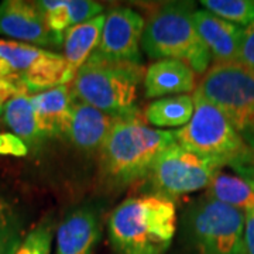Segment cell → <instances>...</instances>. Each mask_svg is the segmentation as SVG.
Wrapping results in <instances>:
<instances>
[{
	"label": "cell",
	"mask_w": 254,
	"mask_h": 254,
	"mask_svg": "<svg viewBox=\"0 0 254 254\" xmlns=\"http://www.w3.org/2000/svg\"><path fill=\"white\" fill-rule=\"evenodd\" d=\"M106 14H100L86 23L69 27L64 36V57L71 72L76 76L78 71L91 58L99 44Z\"/></svg>",
	"instance_id": "16"
},
{
	"label": "cell",
	"mask_w": 254,
	"mask_h": 254,
	"mask_svg": "<svg viewBox=\"0 0 254 254\" xmlns=\"http://www.w3.org/2000/svg\"><path fill=\"white\" fill-rule=\"evenodd\" d=\"M53 225L50 220L41 222L20 243L14 254H51Z\"/></svg>",
	"instance_id": "24"
},
{
	"label": "cell",
	"mask_w": 254,
	"mask_h": 254,
	"mask_svg": "<svg viewBox=\"0 0 254 254\" xmlns=\"http://www.w3.org/2000/svg\"><path fill=\"white\" fill-rule=\"evenodd\" d=\"M0 154L26 155L27 147L14 134H0Z\"/></svg>",
	"instance_id": "29"
},
{
	"label": "cell",
	"mask_w": 254,
	"mask_h": 254,
	"mask_svg": "<svg viewBox=\"0 0 254 254\" xmlns=\"http://www.w3.org/2000/svg\"><path fill=\"white\" fill-rule=\"evenodd\" d=\"M239 63L254 71V23L243 27V36L239 51Z\"/></svg>",
	"instance_id": "27"
},
{
	"label": "cell",
	"mask_w": 254,
	"mask_h": 254,
	"mask_svg": "<svg viewBox=\"0 0 254 254\" xmlns=\"http://www.w3.org/2000/svg\"><path fill=\"white\" fill-rule=\"evenodd\" d=\"M195 6L190 1L164 3L148 16L141 48L155 61L180 60L195 73H206L212 55L193 23Z\"/></svg>",
	"instance_id": "3"
},
{
	"label": "cell",
	"mask_w": 254,
	"mask_h": 254,
	"mask_svg": "<svg viewBox=\"0 0 254 254\" xmlns=\"http://www.w3.org/2000/svg\"><path fill=\"white\" fill-rule=\"evenodd\" d=\"M193 115L188 125L174 131L175 141L192 153L215 158L227 165H243L253 150L230 125L226 116L202 93L193 91Z\"/></svg>",
	"instance_id": "5"
},
{
	"label": "cell",
	"mask_w": 254,
	"mask_h": 254,
	"mask_svg": "<svg viewBox=\"0 0 254 254\" xmlns=\"http://www.w3.org/2000/svg\"><path fill=\"white\" fill-rule=\"evenodd\" d=\"M119 120L75 98L65 137L82 151H98Z\"/></svg>",
	"instance_id": "11"
},
{
	"label": "cell",
	"mask_w": 254,
	"mask_h": 254,
	"mask_svg": "<svg viewBox=\"0 0 254 254\" xmlns=\"http://www.w3.org/2000/svg\"><path fill=\"white\" fill-rule=\"evenodd\" d=\"M196 73L190 65L180 60H158L145 69V98L165 95H188L195 89Z\"/></svg>",
	"instance_id": "15"
},
{
	"label": "cell",
	"mask_w": 254,
	"mask_h": 254,
	"mask_svg": "<svg viewBox=\"0 0 254 254\" xmlns=\"http://www.w3.org/2000/svg\"><path fill=\"white\" fill-rule=\"evenodd\" d=\"M27 92L18 79L14 78H0V115L4 110V105L17 93ZM28 93V92H27Z\"/></svg>",
	"instance_id": "28"
},
{
	"label": "cell",
	"mask_w": 254,
	"mask_h": 254,
	"mask_svg": "<svg viewBox=\"0 0 254 254\" xmlns=\"http://www.w3.org/2000/svg\"><path fill=\"white\" fill-rule=\"evenodd\" d=\"M206 198L219 200L242 212L254 209V171L247 168L242 175L220 173L210 182Z\"/></svg>",
	"instance_id": "17"
},
{
	"label": "cell",
	"mask_w": 254,
	"mask_h": 254,
	"mask_svg": "<svg viewBox=\"0 0 254 254\" xmlns=\"http://www.w3.org/2000/svg\"><path fill=\"white\" fill-rule=\"evenodd\" d=\"M145 21L130 7H115L106 14L100 41L91 57L108 61L141 63V40Z\"/></svg>",
	"instance_id": "9"
},
{
	"label": "cell",
	"mask_w": 254,
	"mask_h": 254,
	"mask_svg": "<svg viewBox=\"0 0 254 254\" xmlns=\"http://www.w3.org/2000/svg\"><path fill=\"white\" fill-rule=\"evenodd\" d=\"M4 122L23 143L34 145L43 140L38 130L36 113L27 92L17 93L4 105Z\"/></svg>",
	"instance_id": "19"
},
{
	"label": "cell",
	"mask_w": 254,
	"mask_h": 254,
	"mask_svg": "<svg viewBox=\"0 0 254 254\" xmlns=\"http://www.w3.org/2000/svg\"><path fill=\"white\" fill-rule=\"evenodd\" d=\"M0 36L31 46L58 47L64 43V37L53 33L47 26L37 1L24 0H4L0 3Z\"/></svg>",
	"instance_id": "10"
},
{
	"label": "cell",
	"mask_w": 254,
	"mask_h": 254,
	"mask_svg": "<svg viewBox=\"0 0 254 254\" xmlns=\"http://www.w3.org/2000/svg\"><path fill=\"white\" fill-rule=\"evenodd\" d=\"M145 68L141 64L108 61L91 57L71 83L76 99L110 116L140 118L136 108L137 92L144 82Z\"/></svg>",
	"instance_id": "4"
},
{
	"label": "cell",
	"mask_w": 254,
	"mask_h": 254,
	"mask_svg": "<svg viewBox=\"0 0 254 254\" xmlns=\"http://www.w3.org/2000/svg\"><path fill=\"white\" fill-rule=\"evenodd\" d=\"M190 242L198 254H247L245 212L205 198L187 219Z\"/></svg>",
	"instance_id": "8"
},
{
	"label": "cell",
	"mask_w": 254,
	"mask_h": 254,
	"mask_svg": "<svg viewBox=\"0 0 254 254\" xmlns=\"http://www.w3.org/2000/svg\"><path fill=\"white\" fill-rule=\"evenodd\" d=\"M196 91L226 116L254 151V71L240 63H215Z\"/></svg>",
	"instance_id": "6"
},
{
	"label": "cell",
	"mask_w": 254,
	"mask_h": 254,
	"mask_svg": "<svg viewBox=\"0 0 254 254\" xmlns=\"http://www.w3.org/2000/svg\"><path fill=\"white\" fill-rule=\"evenodd\" d=\"M174 143V133L145 126L140 118L119 120L99 150L100 181L113 190L144 180L155 158Z\"/></svg>",
	"instance_id": "1"
},
{
	"label": "cell",
	"mask_w": 254,
	"mask_h": 254,
	"mask_svg": "<svg viewBox=\"0 0 254 254\" xmlns=\"http://www.w3.org/2000/svg\"><path fill=\"white\" fill-rule=\"evenodd\" d=\"M193 115V98L177 95L151 102L144 112L148 123L157 127H184Z\"/></svg>",
	"instance_id": "20"
},
{
	"label": "cell",
	"mask_w": 254,
	"mask_h": 254,
	"mask_svg": "<svg viewBox=\"0 0 254 254\" xmlns=\"http://www.w3.org/2000/svg\"><path fill=\"white\" fill-rule=\"evenodd\" d=\"M193 23L215 63H239L243 27L229 23L208 10H195Z\"/></svg>",
	"instance_id": "12"
},
{
	"label": "cell",
	"mask_w": 254,
	"mask_h": 254,
	"mask_svg": "<svg viewBox=\"0 0 254 254\" xmlns=\"http://www.w3.org/2000/svg\"><path fill=\"white\" fill-rule=\"evenodd\" d=\"M75 75L71 72L65 57L47 51L38 63L18 81L28 93H40L61 85H71Z\"/></svg>",
	"instance_id": "18"
},
{
	"label": "cell",
	"mask_w": 254,
	"mask_h": 254,
	"mask_svg": "<svg viewBox=\"0 0 254 254\" xmlns=\"http://www.w3.org/2000/svg\"><path fill=\"white\" fill-rule=\"evenodd\" d=\"M46 53L37 46L0 38V78L20 79Z\"/></svg>",
	"instance_id": "21"
},
{
	"label": "cell",
	"mask_w": 254,
	"mask_h": 254,
	"mask_svg": "<svg viewBox=\"0 0 254 254\" xmlns=\"http://www.w3.org/2000/svg\"><path fill=\"white\" fill-rule=\"evenodd\" d=\"M177 232V209L171 199L145 195L123 200L108 220L116 254H163Z\"/></svg>",
	"instance_id": "2"
},
{
	"label": "cell",
	"mask_w": 254,
	"mask_h": 254,
	"mask_svg": "<svg viewBox=\"0 0 254 254\" xmlns=\"http://www.w3.org/2000/svg\"><path fill=\"white\" fill-rule=\"evenodd\" d=\"M225 164L192 153L178 143L168 145L155 158L147 178L151 195L173 198L208 188Z\"/></svg>",
	"instance_id": "7"
},
{
	"label": "cell",
	"mask_w": 254,
	"mask_h": 254,
	"mask_svg": "<svg viewBox=\"0 0 254 254\" xmlns=\"http://www.w3.org/2000/svg\"><path fill=\"white\" fill-rule=\"evenodd\" d=\"M245 243L247 254H254V209L245 213Z\"/></svg>",
	"instance_id": "30"
},
{
	"label": "cell",
	"mask_w": 254,
	"mask_h": 254,
	"mask_svg": "<svg viewBox=\"0 0 254 254\" xmlns=\"http://www.w3.org/2000/svg\"><path fill=\"white\" fill-rule=\"evenodd\" d=\"M200 4L212 14L239 27L254 23V0H202Z\"/></svg>",
	"instance_id": "22"
},
{
	"label": "cell",
	"mask_w": 254,
	"mask_h": 254,
	"mask_svg": "<svg viewBox=\"0 0 254 254\" xmlns=\"http://www.w3.org/2000/svg\"><path fill=\"white\" fill-rule=\"evenodd\" d=\"M37 6L43 11L47 26L53 33L63 36V31L71 27L68 0H43L37 1Z\"/></svg>",
	"instance_id": "25"
},
{
	"label": "cell",
	"mask_w": 254,
	"mask_h": 254,
	"mask_svg": "<svg viewBox=\"0 0 254 254\" xmlns=\"http://www.w3.org/2000/svg\"><path fill=\"white\" fill-rule=\"evenodd\" d=\"M100 236L99 220L91 209L73 210L57 230L55 254H93Z\"/></svg>",
	"instance_id": "14"
},
{
	"label": "cell",
	"mask_w": 254,
	"mask_h": 254,
	"mask_svg": "<svg viewBox=\"0 0 254 254\" xmlns=\"http://www.w3.org/2000/svg\"><path fill=\"white\" fill-rule=\"evenodd\" d=\"M20 243V218L14 206L0 193V254H14Z\"/></svg>",
	"instance_id": "23"
},
{
	"label": "cell",
	"mask_w": 254,
	"mask_h": 254,
	"mask_svg": "<svg viewBox=\"0 0 254 254\" xmlns=\"http://www.w3.org/2000/svg\"><path fill=\"white\" fill-rule=\"evenodd\" d=\"M71 27L103 14V6L93 0H68Z\"/></svg>",
	"instance_id": "26"
},
{
	"label": "cell",
	"mask_w": 254,
	"mask_h": 254,
	"mask_svg": "<svg viewBox=\"0 0 254 254\" xmlns=\"http://www.w3.org/2000/svg\"><path fill=\"white\" fill-rule=\"evenodd\" d=\"M73 99L71 85H61L31 96L37 125L43 138L65 137Z\"/></svg>",
	"instance_id": "13"
}]
</instances>
